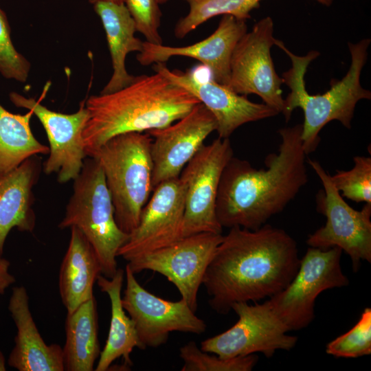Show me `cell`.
<instances>
[{
    "instance_id": "1",
    "label": "cell",
    "mask_w": 371,
    "mask_h": 371,
    "mask_svg": "<svg viewBox=\"0 0 371 371\" xmlns=\"http://www.w3.org/2000/svg\"><path fill=\"white\" fill-rule=\"evenodd\" d=\"M206 269L203 283L208 303L226 315L236 302H254L282 291L297 271L296 241L282 229L229 228Z\"/></svg>"
},
{
    "instance_id": "2",
    "label": "cell",
    "mask_w": 371,
    "mask_h": 371,
    "mask_svg": "<svg viewBox=\"0 0 371 371\" xmlns=\"http://www.w3.org/2000/svg\"><path fill=\"white\" fill-rule=\"evenodd\" d=\"M302 124L278 130L281 142L257 169L234 156L219 183L216 214L222 227L255 230L280 213L308 181Z\"/></svg>"
},
{
    "instance_id": "3",
    "label": "cell",
    "mask_w": 371,
    "mask_h": 371,
    "mask_svg": "<svg viewBox=\"0 0 371 371\" xmlns=\"http://www.w3.org/2000/svg\"><path fill=\"white\" fill-rule=\"evenodd\" d=\"M199 100L158 72L135 76L125 87L85 100L88 119L82 138L88 157L122 133L166 127L188 114Z\"/></svg>"
},
{
    "instance_id": "4",
    "label": "cell",
    "mask_w": 371,
    "mask_h": 371,
    "mask_svg": "<svg viewBox=\"0 0 371 371\" xmlns=\"http://www.w3.org/2000/svg\"><path fill=\"white\" fill-rule=\"evenodd\" d=\"M370 38L357 43H348L351 63L346 74L341 80L331 82L330 88L323 94L311 95L307 92L304 76L310 63L319 56L315 50L305 56L291 52L280 40L275 45L290 58L291 67L282 74L283 83L290 89L282 113L289 120L294 109L300 108L304 113L301 139L306 155L318 146L319 132L328 122L337 120L350 129L357 104L361 100L371 98V92L362 87L360 77L368 58Z\"/></svg>"
},
{
    "instance_id": "5",
    "label": "cell",
    "mask_w": 371,
    "mask_h": 371,
    "mask_svg": "<svg viewBox=\"0 0 371 371\" xmlns=\"http://www.w3.org/2000/svg\"><path fill=\"white\" fill-rule=\"evenodd\" d=\"M152 137L137 132L117 135L88 157L100 164L119 227L129 234L153 190Z\"/></svg>"
},
{
    "instance_id": "6",
    "label": "cell",
    "mask_w": 371,
    "mask_h": 371,
    "mask_svg": "<svg viewBox=\"0 0 371 371\" xmlns=\"http://www.w3.org/2000/svg\"><path fill=\"white\" fill-rule=\"evenodd\" d=\"M76 227L92 246L101 274L111 278L117 272L116 257L128 234L117 225L114 207L99 163L87 157L74 180L73 193L66 206L60 229Z\"/></svg>"
},
{
    "instance_id": "7",
    "label": "cell",
    "mask_w": 371,
    "mask_h": 371,
    "mask_svg": "<svg viewBox=\"0 0 371 371\" xmlns=\"http://www.w3.org/2000/svg\"><path fill=\"white\" fill-rule=\"evenodd\" d=\"M342 251L337 247H309L291 282L267 300L289 331L303 329L313 321L315 300L322 292L348 285L341 267Z\"/></svg>"
},
{
    "instance_id": "8",
    "label": "cell",
    "mask_w": 371,
    "mask_h": 371,
    "mask_svg": "<svg viewBox=\"0 0 371 371\" xmlns=\"http://www.w3.org/2000/svg\"><path fill=\"white\" fill-rule=\"evenodd\" d=\"M323 186L316 196L317 210L326 218L325 225L310 234L306 244L311 247L328 249L339 247L352 261L357 271L361 260L371 262V203L361 210L350 207L334 186L330 175L321 164L307 159Z\"/></svg>"
},
{
    "instance_id": "9",
    "label": "cell",
    "mask_w": 371,
    "mask_h": 371,
    "mask_svg": "<svg viewBox=\"0 0 371 371\" xmlns=\"http://www.w3.org/2000/svg\"><path fill=\"white\" fill-rule=\"evenodd\" d=\"M234 156L229 138L203 144L181 171L185 186V210L181 236L207 232L221 234L216 202L223 171Z\"/></svg>"
},
{
    "instance_id": "10",
    "label": "cell",
    "mask_w": 371,
    "mask_h": 371,
    "mask_svg": "<svg viewBox=\"0 0 371 371\" xmlns=\"http://www.w3.org/2000/svg\"><path fill=\"white\" fill-rule=\"evenodd\" d=\"M232 310L238 315V321L223 333L201 341L202 350L223 358L256 352L271 358L277 350H290L295 346L297 337L288 335L289 330L267 300L254 304L236 302Z\"/></svg>"
},
{
    "instance_id": "11",
    "label": "cell",
    "mask_w": 371,
    "mask_h": 371,
    "mask_svg": "<svg viewBox=\"0 0 371 371\" xmlns=\"http://www.w3.org/2000/svg\"><path fill=\"white\" fill-rule=\"evenodd\" d=\"M222 238L221 234L207 232L181 237L170 245L131 259L126 265L135 274L150 270L165 276L196 312L199 287Z\"/></svg>"
},
{
    "instance_id": "12",
    "label": "cell",
    "mask_w": 371,
    "mask_h": 371,
    "mask_svg": "<svg viewBox=\"0 0 371 371\" xmlns=\"http://www.w3.org/2000/svg\"><path fill=\"white\" fill-rule=\"evenodd\" d=\"M273 30L272 19L266 16L241 37L232 55L227 87L243 95H258L263 103L280 113L284 105L283 80L276 71L271 55L276 40Z\"/></svg>"
},
{
    "instance_id": "13",
    "label": "cell",
    "mask_w": 371,
    "mask_h": 371,
    "mask_svg": "<svg viewBox=\"0 0 371 371\" xmlns=\"http://www.w3.org/2000/svg\"><path fill=\"white\" fill-rule=\"evenodd\" d=\"M124 275L126 289L122 304L135 325L139 349L164 344L174 331L196 335L205 331V322L183 300L168 301L150 293L139 284L127 265Z\"/></svg>"
},
{
    "instance_id": "14",
    "label": "cell",
    "mask_w": 371,
    "mask_h": 371,
    "mask_svg": "<svg viewBox=\"0 0 371 371\" xmlns=\"http://www.w3.org/2000/svg\"><path fill=\"white\" fill-rule=\"evenodd\" d=\"M9 98L16 106L31 111L45 129L49 152L43 164L44 172L56 174L57 180L61 183L76 179L87 157L82 138L89 116L85 100L80 103L76 112L65 114L52 111L35 98L15 91L11 92Z\"/></svg>"
},
{
    "instance_id": "15",
    "label": "cell",
    "mask_w": 371,
    "mask_h": 371,
    "mask_svg": "<svg viewBox=\"0 0 371 371\" xmlns=\"http://www.w3.org/2000/svg\"><path fill=\"white\" fill-rule=\"evenodd\" d=\"M184 210L185 186L179 177L157 185L117 256L128 262L181 238Z\"/></svg>"
},
{
    "instance_id": "16",
    "label": "cell",
    "mask_w": 371,
    "mask_h": 371,
    "mask_svg": "<svg viewBox=\"0 0 371 371\" xmlns=\"http://www.w3.org/2000/svg\"><path fill=\"white\" fill-rule=\"evenodd\" d=\"M212 113L201 102L172 124L148 131L153 137L150 146L153 187L179 177L186 165L216 130Z\"/></svg>"
},
{
    "instance_id": "17",
    "label": "cell",
    "mask_w": 371,
    "mask_h": 371,
    "mask_svg": "<svg viewBox=\"0 0 371 371\" xmlns=\"http://www.w3.org/2000/svg\"><path fill=\"white\" fill-rule=\"evenodd\" d=\"M153 69L186 89L212 113L220 138H229L238 127L246 123L279 114L267 104L253 102L245 95L238 94L212 79L201 81L192 71L170 70L165 63H155Z\"/></svg>"
},
{
    "instance_id": "18",
    "label": "cell",
    "mask_w": 371,
    "mask_h": 371,
    "mask_svg": "<svg viewBox=\"0 0 371 371\" xmlns=\"http://www.w3.org/2000/svg\"><path fill=\"white\" fill-rule=\"evenodd\" d=\"M247 32L246 21L225 14L215 31L198 43L183 47H171L144 41L143 49L136 58L142 65L146 66L165 63L172 56L192 58L210 70L212 80L227 87L233 51Z\"/></svg>"
},
{
    "instance_id": "19",
    "label": "cell",
    "mask_w": 371,
    "mask_h": 371,
    "mask_svg": "<svg viewBox=\"0 0 371 371\" xmlns=\"http://www.w3.org/2000/svg\"><path fill=\"white\" fill-rule=\"evenodd\" d=\"M8 308L17 329L8 365L19 371H64L63 348L56 344L48 345L42 338L24 286L12 288Z\"/></svg>"
},
{
    "instance_id": "20",
    "label": "cell",
    "mask_w": 371,
    "mask_h": 371,
    "mask_svg": "<svg viewBox=\"0 0 371 371\" xmlns=\"http://www.w3.org/2000/svg\"><path fill=\"white\" fill-rule=\"evenodd\" d=\"M40 170L39 161L33 156L14 169L0 173V256L12 228L32 232L35 227L32 189Z\"/></svg>"
},
{
    "instance_id": "21",
    "label": "cell",
    "mask_w": 371,
    "mask_h": 371,
    "mask_svg": "<svg viewBox=\"0 0 371 371\" xmlns=\"http://www.w3.org/2000/svg\"><path fill=\"white\" fill-rule=\"evenodd\" d=\"M93 8L106 33L113 74L100 93L118 91L131 84L135 76L128 73L126 58L133 52H142L143 42L135 36V23L125 3L98 1Z\"/></svg>"
},
{
    "instance_id": "22",
    "label": "cell",
    "mask_w": 371,
    "mask_h": 371,
    "mask_svg": "<svg viewBox=\"0 0 371 371\" xmlns=\"http://www.w3.org/2000/svg\"><path fill=\"white\" fill-rule=\"evenodd\" d=\"M69 243L58 278L59 293L67 313L93 297V289L101 267L96 254L83 234L71 228Z\"/></svg>"
},
{
    "instance_id": "23",
    "label": "cell",
    "mask_w": 371,
    "mask_h": 371,
    "mask_svg": "<svg viewBox=\"0 0 371 371\" xmlns=\"http://www.w3.org/2000/svg\"><path fill=\"white\" fill-rule=\"evenodd\" d=\"M124 277V271L117 269L111 278L100 274L96 280L100 291L108 295L111 311L108 337L100 352L95 369L96 371L108 370L112 363L120 357L123 358L125 366H131L133 364L131 354L134 348H139L135 325L122 304L121 290Z\"/></svg>"
},
{
    "instance_id": "24",
    "label": "cell",
    "mask_w": 371,
    "mask_h": 371,
    "mask_svg": "<svg viewBox=\"0 0 371 371\" xmlns=\"http://www.w3.org/2000/svg\"><path fill=\"white\" fill-rule=\"evenodd\" d=\"M63 348L65 370L93 371L100 355L97 302L93 296L81 304L65 320Z\"/></svg>"
},
{
    "instance_id": "25",
    "label": "cell",
    "mask_w": 371,
    "mask_h": 371,
    "mask_svg": "<svg viewBox=\"0 0 371 371\" xmlns=\"http://www.w3.org/2000/svg\"><path fill=\"white\" fill-rule=\"evenodd\" d=\"M33 113L15 114L0 104V173L8 172L25 159L49 154V148L34 137L30 126Z\"/></svg>"
},
{
    "instance_id": "26",
    "label": "cell",
    "mask_w": 371,
    "mask_h": 371,
    "mask_svg": "<svg viewBox=\"0 0 371 371\" xmlns=\"http://www.w3.org/2000/svg\"><path fill=\"white\" fill-rule=\"evenodd\" d=\"M189 5L188 14L177 23L174 34L178 38L185 37L200 25L218 15L229 14L238 19L247 20L250 12L260 6L261 0H185ZM330 6L334 0H314Z\"/></svg>"
},
{
    "instance_id": "27",
    "label": "cell",
    "mask_w": 371,
    "mask_h": 371,
    "mask_svg": "<svg viewBox=\"0 0 371 371\" xmlns=\"http://www.w3.org/2000/svg\"><path fill=\"white\" fill-rule=\"evenodd\" d=\"M179 356L183 362L181 371H251L258 361L255 354L232 358L210 355L193 341L180 348Z\"/></svg>"
},
{
    "instance_id": "28",
    "label": "cell",
    "mask_w": 371,
    "mask_h": 371,
    "mask_svg": "<svg viewBox=\"0 0 371 371\" xmlns=\"http://www.w3.org/2000/svg\"><path fill=\"white\" fill-rule=\"evenodd\" d=\"M354 166L348 170H337L331 180L344 196L356 203H371V158L355 156Z\"/></svg>"
},
{
    "instance_id": "29",
    "label": "cell",
    "mask_w": 371,
    "mask_h": 371,
    "mask_svg": "<svg viewBox=\"0 0 371 371\" xmlns=\"http://www.w3.org/2000/svg\"><path fill=\"white\" fill-rule=\"evenodd\" d=\"M326 352L337 358H358L371 353V308H366L348 332L328 342Z\"/></svg>"
},
{
    "instance_id": "30",
    "label": "cell",
    "mask_w": 371,
    "mask_h": 371,
    "mask_svg": "<svg viewBox=\"0 0 371 371\" xmlns=\"http://www.w3.org/2000/svg\"><path fill=\"white\" fill-rule=\"evenodd\" d=\"M10 33L7 16L0 8V74L8 80L25 82L30 74L31 64L16 49Z\"/></svg>"
},
{
    "instance_id": "31",
    "label": "cell",
    "mask_w": 371,
    "mask_h": 371,
    "mask_svg": "<svg viewBox=\"0 0 371 371\" xmlns=\"http://www.w3.org/2000/svg\"><path fill=\"white\" fill-rule=\"evenodd\" d=\"M125 5L133 19L137 32L146 41L162 44L159 34L161 12L156 0H126Z\"/></svg>"
},
{
    "instance_id": "32",
    "label": "cell",
    "mask_w": 371,
    "mask_h": 371,
    "mask_svg": "<svg viewBox=\"0 0 371 371\" xmlns=\"http://www.w3.org/2000/svg\"><path fill=\"white\" fill-rule=\"evenodd\" d=\"M10 262L0 258V294L4 293L7 288L15 282L14 277L10 273Z\"/></svg>"
},
{
    "instance_id": "33",
    "label": "cell",
    "mask_w": 371,
    "mask_h": 371,
    "mask_svg": "<svg viewBox=\"0 0 371 371\" xmlns=\"http://www.w3.org/2000/svg\"><path fill=\"white\" fill-rule=\"evenodd\" d=\"M125 1L126 0H89V1L92 4H94L98 1H111L117 3H125Z\"/></svg>"
},
{
    "instance_id": "34",
    "label": "cell",
    "mask_w": 371,
    "mask_h": 371,
    "mask_svg": "<svg viewBox=\"0 0 371 371\" xmlns=\"http://www.w3.org/2000/svg\"><path fill=\"white\" fill-rule=\"evenodd\" d=\"M158 4H163L166 3L169 0H156Z\"/></svg>"
}]
</instances>
